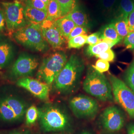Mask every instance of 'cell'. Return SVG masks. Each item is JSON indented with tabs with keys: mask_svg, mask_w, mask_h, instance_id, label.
Returning <instances> with one entry per match:
<instances>
[{
	"mask_svg": "<svg viewBox=\"0 0 134 134\" xmlns=\"http://www.w3.org/2000/svg\"><path fill=\"white\" fill-rule=\"evenodd\" d=\"M87 32V29L86 27L83 26H77L75 29L72 30L69 36L68 40L73 37H76L79 35H85Z\"/></svg>",
	"mask_w": 134,
	"mask_h": 134,
	"instance_id": "d6a6232c",
	"label": "cell"
},
{
	"mask_svg": "<svg viewBox=\"0 0 134 134\" xmlns=\"http://www.w3.org/2000/svg\"><path fill=\"white\" fill-rule=\"evenodd\" d=\"M56 24L63 36L68 40L69 35L77 26L67 16H63L56 20Z\"/></svg>",
	"mask_w": 134,
	"mask_h": 134,
	"instance_id": "e0dca14e",
	"label": "cell"
},
{
	"mask_svg": "<svg viewBox=\"0 0 134 134\" xmlns=\"http://www.w3.org/2000/svg\"><path fill=\"white\" fill-rule=\"evenodd\" d=\"M124 43L127 49L134 50V31L130 32L124 39Z\"/></svg>",
	"mask_w": 134,
	"mask_h": 134,
	"instance_id": "4dcf8cb0",
	"label": "cell"
},
{
	"mask_svg": "<svg viewBox=\"0 0 134 134\" xmlns=\"http://www.w3.org/2000/svg\"><path fill=\"white\" fill-rule=\"evenodd\" d=\"M96 57L109 62L113 61L114 60L115 54L114 51L110 49L106 51L105 52L101 53L100 54L96 56Z\"/></svg>",
	"mask_w": 134,
	"mask_h": 134,
	"instance_id": "f546056e",
	"label": "cell"
},
{
	"mask_svg": "<svg viewBox=\"0 0 134 134\" xmlns=\"http://www.w3.org/2000/svg\"><path fill=\"white\" fill-rule=\"evenodd\" d=\"M9 134H30L29 132H13V133H10Z\"/></svg>",
	"mask_w": 134,
	"mask_h": 134,
	"instance_id": "8d00e7d4",
	"label": "cell"
},
{
	"mask_svg": "<svg viewBox=\"0 0 134 134\" xmlns=\"http://www.w3.org/2000/svg\"><path fill=\"white\" fill-rule=\"evenodd\" d=\"M72 112L79 118H91L97 114L99 106L97 102L90 97L78 95L73 97L69 101Z\"/></svg>",
	"mask_w": 134,
	"mask_h": 134,
	"instance_id": "9c48e42d",
	"label": "cell"
},
{
	"mask_svg": "<svg viewBox=\"0 0 134 134\" xmlns=\"http://www.w3.org/2000/svg\"></svg>",
	"mask_w": 134,
	"mask_h": 134,
	"instance_id": "ab89813d",
	"label": "cell"
},
{
	"mask_svg": "<svg viewBox=\"0 0 134 134\" xmlns=\"http://www.w3.org/2000/svg\"><path fill=\"white\" fill-rule=\"evenodd\" d=\"M87 35H81L73 37L68 40V47L69 49H80L86 44Z\"/></svg>",
	"mask_w": 134,
	"mask_h": 134,
	"instance_id": "484cf974",
	"label": "cell"
},
{
	"mask_svg": "<svg viewBox=\"0 0 134 134\" xmlns=\"http://www.w3.org/2000/svg\"><path fill=\"white\" fill-rule=\"evenodd\" d=\"M79 134H92L91 133V132H88V131H83L82 132H81V133H80Z\"/></svg>",
	"mask_w": 134,
	"mask_h": 134,
	"instance_id": "f35d334b",
	"label": "cell"
},
{
	"mask_svg": "<svg viewBox=\"0 0 134 134\" xmlns=\"http://www.w3.org/2000/svg\"><path fill=\"white\" fill-rule=\"evenodd\" d=\"M68 61L65 53L58 51L45 58L39 68L36 74L37 79L51 85Z\"/></svg>",
	"mask_w": 134,
	"mask_h": 134,
	"instance_id": "8992f818",
	"label": "cell"
},
{
	"mask_svg": "<svg viewBox=\"0 0 134 134\" xmlns=\"http://www.w3.org/2000/svg\"><path fill=\"white\" fill-rule=\"evenodd\" d=\"M100 38L101 40H109L116 43H120L122 39L117 33L115 29V25L113 23L106 25L100 32Z\"/></svg>",
	"mask_w": 134,
	"mask_h": 134,
	"instance_id": "ac0fdd59",
	"label": "cell"
},
{
	"mask_svg": "<svg viewBox=\"0 0 134 134\" xmlns=\"http://www.w3.org/2000/svg\"><path fill=\"white\" fill-rule=\"evenodd\" d=\"M117 17L123 16L128 18L134 10L133 0H119L117 5Z\"/></svg>",
	"mask_w": 134,
	"mask_h": 134,
	"instance_id": "d6986e66",
	"label": "cell"
},
{
	"mask_svg": "<svg viewBox=\"0 0 134 134\" xmlns=\"http://www.w3.org/2000/svg\"><path fill=\"white\" fill-rule=\"evenodd\" d=\"M39 112L37 107L34 105L30 106L25 113V122L27 125H31L35 123L38 119Z\"/></svg>",
	"mask_w": 134,
	"mask_h": 134,
	"instance_id": "d4e9b609",
	"label": "cell"
},
{
	"mask_svg": "<svg viewBox=\"0 0 134 134\" xmlns=\"http://www.w3.org/2000/svg\"><path fill=\"white\" fill-rule=\"evenodd\" d=\"M112 46L109 43L101 40L93 46H88L86 50V54L89 56H95L110 49Z\"/></svg>",
	"mask_w": 134,
	"mask_h": 134,
	"instance_id": "7402d4cb",
	"label": "cell"
},
{
	"mask_svg": "<svg viewBox=\"0 0 134 134\" xmlns=\"http://www.w3.org/2000/svg\"><path fill=\"white\" fill-rule=\"evenodd\" d=\"M42 2H43L46 5L48 6V4L49 3V2L50 0H41Z\"/></svg>",
	"mask_w": 134,
	"mask_h": 134,
	"instance_id": "74e56055",
	"label": "cell"
},
{
	"mask_svg": "<svg viewBox=\"0 0 134 134\" xmlns=\"http://www.w3.org/2000/svg\"><path fill=\"white\" fill-rule=\"evenodd\" d=\"M92 67L96 71L103 73L109 70L110 64L108 62L106 61L99 59L96 62L95 65L92 66Z\"/></svg>",
	"mask_w": 134,
	"mask_h": 134,
	"instance_id": "f1b7e54d",
	"label": "cell"
},
{
	"mask_svg": "<svg viewBox=\"0 0 134 134\" xmlns=\"http://www.w3.org/2000/svg\"><path fill=\"white\" fill-rule=\"evenodd\" d=\"M38 60L28 54L20 55L11 68L10 76L14 79H20L32 75L38 66Z\"/></svg>",
	"mask_w": 134,
	"mask_h": 134,
	"instance_id": "30bf717a",
	"label": "cell"
},
{
	"mask_svg": "<svg viewBox=\"0 0 134 134\" xmlns=\"http://www.w3.org/2000/svg\"><path fill=\"white\" fill-rule=\"evenodd\" d=\"M112 93L115 101L131 118H134V92L125 82L117 77L109 76Z\"/></svg>",
	"mask_w": 134,
	"mask_h": 134,
	"instance_id": "52a82bcc",
	"label": "cell"
},
{
	"mask_svg": "<svg viewBox=\"0 0 134 134\" xmlns=\"http://www.w3.org/2000/svg\"><path fill=\"white\" fill-rule=\"evenodd\" d=\"M16 85L25 89L41 100H46L49 97V86L38 80L29 77H23L18 80Z\"/></svg>",
	"mask_w": 134,
	"mask_h": 134,
	"instance_id": "4fadbf2b",
	"label": "cell"
},
{
	"mask_svg": "<svg viewBox=\"0 0 134 134\" xmlns=\"http://www.w3.org/2000/svg\"><path fill=\"white\" fill-rule=\"evenodd\" d=\"M43 37L53 49L62 48L67 40L58 28L56 21L44 20L40 24Z\"/></svg>",
	"mask_w": 134,
	"mask_h": 134,
	"instance_id": "7c38bea8",
	"label": "cell"
},
{
	"mask_svg": "<svg viewBox=\"0 0 134 134\" xmlns=\"http://www.w3.org/2000/svg\"><path fill=\"white\" fill-rule=\"evenodd\" d=\"M14 47L8 39L0 37V68H4L10 64L14 58Z\"/></svg>",
	"mask_w": 134,
	"mask_h": 134,
	"instance_id": "5bb4252c",
	"label": "cell"
},
{
	"mask_svg": "<svg viewBox=\"0 0 134 134\" xmlns=\"http://www.w3.org/2000/svg\"><path fill=\"white\" fill-rule=\"evenodd\" d=\"M119 0H100L99 8L104 14H111L117 8Z\"/></svg>",
	"mask_w": 134,
	"mask_h": 134,
	"instance_id": "603a6c76",
	"label": "cell"
},
{
	"mask_svg": "<svg viewBox=\"0 0 134 134\" xmlns=\"http://www.w3.org/2000/svg\"><path fill=\"white\" fill-rule=\"evenodd\" d=\"M7 29L14 32L29 24L24 16V7L18 1L2 3Z\"/></svg>",
	"mask_w": 134,
	"mask_h": 134,
	"instance_id": "ba28073f",
	"label": "cell"
},
{
	"mask_svg": "<svg viewBox=\"0 0 134 134\" xmlns=\"http://www.w3.org/2000/svg\"><path fill=\"white\" fill-rule=\"evenodd\" d=\"M101 124L104 129L109 132H116L121 129L125 123L122 111L115 106L107 107L101 115Z\"/></svg>",
	"mask_w": 134,
	"mask_h": 134,
	"instance_id": "8fae6325",
	"label": "cell"
},
{
	"mask_svg": "<svg viewBox=\"0 0 134 134\" xmlns=\"http://www.w3.org/2000/svg\"></svg>",
	"mask_w": 134,
	"mask_h": 134,
	"instance_id": "60d3db41",
	"label": "cell"
},
{
	"mask_svg": "<svg viewBox=\"0 0 134 134\" xmlns=\"http://www.w3.org/2000/svg\"><path fill=\"white\" fill-rule=\"evenodd\" d=\"M24 16L29 24H40L47 19V12L27 5L24 7Z\"/></svg>",
	"mask_w": 134,
	"mask_h": 134,
	"instance_id": "9a60e30c",
	"label": "cell"
},
{
	"mask_svg": "<svg viewBox=\"0 0 134 134\" xmlns=\"http://www.w3.org/2000/svg\"><path fill=\"white\" fill-rule=\"evenodd\" d=\"M5 24L6 22L4 12L0 9V31L4 29Z\"/></svg>",
	"mask_w": 134,
	"mask_h": 134,
	"instance_id": "e575fe53",
	"label": "cell"
},
{
	"mask_svg": "<svg viewBox=\"0 0 134 134\" xmlns=\"http://www.w3.org/2000/svg\"><path fill=\"white\" fill-rule=\"evenodd\" d=\"M47 19L56 21L62 17L61 7L56 0H50L47 6Z\"/></svg>",
	"mask_w": 134,
	"mask_h": 134,
	"instance_id": "44dd1931",
	"label": "cell"
},
{
	"mask_svg": "<svg viewBox=\"0 0 134 134\" xmlns=\"http://www.w3.org/2000/svg\"><path fill=\"white\" fill-rule=\"evenodd\" d=\"M112 23L114 24L115 29L120 37L122 40L124 39L130 32L128 18L117 17Z\"/></svg>",
	"mask_w": 134,
	"mask_h": 134,
	"instance_id": "ffe728a7",
	"label": "cell"
},
{
	"mask_svg": "<svg viewBox=\"0 0 134 134\" xmlns=\"http://www.w3.org/2000/svg\"><path fill=\"white\" fill-rule=\"evenodd\" d=\"M82 87L86 93L100 100L112 101L114 99L109 80L104 74L95 70L87 74Z\"/></svg>",
	"mask_w": 134,
	"mask_h": 134,
	"instance_id": "3957f363",
	"label": "cell"
},
{
	"mask_svg": "<svg viewBox=\"0 0 134 134\" xmlns=\"http://www.w3.org/2000/svg\"><path fill=\"white\" fill-rule=\"evenodd\" d=\"M61 7L63 16L70 13L76 6L77 0H56Z\"/></svg>",
	"mask_w": 134,
	"mask_h": 134,
	"instance_id": "4316f807",
	"label": "cell"
},
{
	"mask_svg": "<svg viewBox=\"0 0 134 134\" xmlns=\"http://www.w3.org/2000/svg\"><path fill=\"white\" fill-rule=\"evenodd\" d=\"M25 5L38 10L47 12V5L41 0H26Z\"/></svg>",
	"mask_w": 134,
	"mask_h": 134,
	"instance_id": "83f0119b",
	"label": "cell"
},
{
	"mask_svg": "<svg viewBox=\"0 0 134 134\" xmlns=\"http://www.w3.org/2000/svg\"><path fill=\"white\" fill-rule=\"evenodd\" d=\"M39 120L45 132L61 131L68 129L70 120L66 113L56 106H48L39 110Z\"/></svg>",
	"mask_w": 134,
	"mask_h": 134,
	"instance_id": "5b68a950",
	"label": "cell"
},
{
	"mask_svg": "<svg viewBox=\"0 0 134 134\" xmlns=\"http://www.w3.org/2000/svg\"><path fill=\"white\" fill-rule=\"evenodd\" d=\"M128 21L130 32L134 31V10L129 15Z\"/></svg>",
	"mask_w": 134,
	"mask_h": 134,
	"instance_id": "836d02e7",
	"label": "cell"
},
{
	"mask_svg": "<svg viewBox=\"0 0 134 134\" xmlns=\"http://www.w3.org/2000/svg\"><path fill=\"white\" fill-rule=\"evenodd\" d=\"M85 69L81 57L72 54L54 82L55 88L64 93H72L77 89Z\"/></svg>",
	"mask_w": 134,
	"mask_h": 134,
	"instance_id": "7a4b0ae2",
	"label": "cell"
},
{
	"mask_svg": "<svg viewBox=\"0 0 134 134\" xmlns=\"http://www.w3.org/2000/svg\"><path fill=\"white\" fill-rule=\"evenodd\" d=\"M125 82L134 92V58L125 72Z\"/></svg>",
	"mask_w": 134,
	"mask_h": 134,
	"instance_id": "cb8c5ba5",
	"label": "cell"
},
{
	"mask_svg": "<svg viewBox=\"0 0 134 134\" xmlns=\"http://www.w3.org/2000/svg\"><path fill=\"white\" fill-rule=\"evenodd\" d=\"M29 103L12 87H0V120L7 123L21 119L26 113Z\"/></svg>",
	"mask_w": 134,
	"mask_h": 134,
	"instance_id": "6da1fadb",
	"label": "cell"
},
{
	"mask_svg": "<svg viewBox=\"0 0 134 134\" xmlns=\"http://www.w3.org/2000/svg\"><path fill=\"white\" fill-rule=\"evenodd\" d=\"M13 36L16 42L32 50L44 52L49 48L43 37L40 24H27L15 31Z\"/></svg>",
	"mask_w": 134,
	"mask_h": 134,
	"instance_id": "277c9868",
	"label": "cell"
},
{
	"mask_svg": "<svg viewBox=\"0 0 134 134\" xmlns=\"http://www.w3.org/2000/svg\"><path fill=\"white\" fill-rule=\"evenodd\" d=\"M66 16L71 19L76 26H83L86 28L88 26V20L86 14L77 5Z\"/></svg>",
	"mask_w": 134,
	"mask_h": 134,
	"instance_id": "2e32d148",
	"label": "cell"
},
{
	"mask_svg": "<svg viewBox=\"0 0 134 134\" xmlns=\"http://www.w3.org/2000/svg\"><path fill=\"white\" fill-rule=\"evenodd\" d=\"M101 41L100 32H98L91 34L87 36L86 44H89L90 46H93L99 43Z\"/></svg>",
	"mask_w": 134,
	"mask_h": 134,
	"instance_id": "1f68e13d",
	"label": "cell"
},
{
	"mask_svg": "<svg viewBox=\"0 0 134 134\" xmlns=\"http://www.w3.org/2000/svg\"><path fill=\"white\" fill-rule=\"evenodd\" d=\"M127 130V134H134V123H130L128 125Z\"/></svg>",
	"mask_w": 134,
	"mask_h": 134,
	"instance_id": "d590c367",
	"label": "cell"
}]
</instances>
